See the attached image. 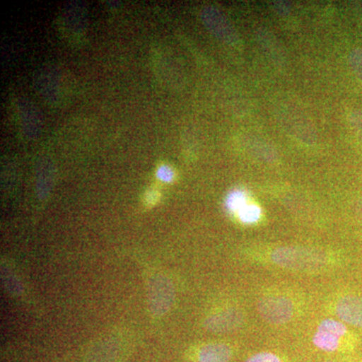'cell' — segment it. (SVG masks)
<instances>
[{"instance_id": "obj_4", "label": "cell", "mask_w": 362, "mask_h": 362, "mask_svg": "<svg viewBox=\"0 0 362 362\" xmlns=\"http://www.w3.org/2000/svg\"><path fill=\"white\" fill-rule=\"evenodd\" d=\"M346 332L344 324L334 319H325L319 325L313 337V343L323 351H337L340 345V340Z\"/></svg>"}, {"instance_id": "obj_11", "label": "cell", "mask_w": 362, "mask_h": 362, "mask_svg": "<svg viewBox=\"0 0 362 362\" xmlns=\"http://www.w3.org/2000/svg\"><path fill=\"white\" fill-rule=\"evenodd\" d=\"M157 177L164 182H170L175 178V173H173V169L169 168L168 166H161L157 170Z\"/></svg>"}, {"instance_id": "obj_7", "label": "cell", "mask_w": 362, "mask_h": 362, "mask_svg": "<svg viewBox=\"0 0 362 362\" xmlns=\"http://www.w3.org/2000/svg\"><path fill=\"white\" fill-rule=\"evenodd\" d=\"M232 350L226 344H209L202 347L199 354V362H228Z\"/></svg>"}, {"instance_id": "obj_13", "label": "cell", "mask_w": 362, "mask_h": 362, "mask_svg": "<svg viewBox=\"0 0 362 362\" xmlns=\"http://www.w3.org/2000/svg\"><path fill=\"white\" fill-rule=\"evenodd\" d=\"M354 124L356 127L357 132H358V134L361 136L362 139V115L354 117Z\"/></svg>"}, {"instance_id": "obj_12", "label": "cell", "mask_w": 362, "mask_h": 362, "mask_svg": "<svg viewBox=\"0 0 362 362\" xmlns=\"http://www.w3.org/2000/svg\"><path fill=\"white\" fill-rule=\"evenodd\" d=\"M352 61L356 63L354 64V68L357 69L359 77L362 78V52L356 54V56H354V58L352 59Z\"/></svg>"}, {"instance_id": "obj_5", "label": "cell", "mask_w": 362, "mask_h": 362, "mask_svg": "<svg viewBox=\"0 0 362 362\" xmlns=\"http://www.w3.org/2000/svg\"><path fill=\"white\" fill-rule=\"evenodd\" d=\"M338 317L350 325L362 327V298L346 296L337 305Z\"/></svg>"}, {"instance_id": "obj_8", "label": "cell", "mask_w": 362, "mask_h": 362, "mask_svg": "<svg viewBox=\"0 0 362 362\" xmlns=\"http://www.w3.org/2000/svg\"><path fill=\"white\" fill-rule=\"evenodd\" d=\"M247 197L245 192L240 190H235L228 195L226 199V206L233 213L239 214L240 209H244L247 206Z\"/></svg>"}, {"instance_id": "obj_1", "label": "cell", "mask_w": 362, "mask_h": 362, "mask_svg": "<svg viewBox=\"0 0 362 362\" xmlns=\"http://www.w3.org/2000/svg\"><path fill=\"white\" fill-rule=\"evenodd\" d=\"M274 263L292 270H315L326 262L325 256L315 250L305 247H279L272 252Z\"/></svg>"}, {"instance_id": "obj_14", "label": "cell", "mask_w": 362, "mask_h": 362, "mask_svg": "<svg viewBox=\"0 0 362 362\" xmlns=\"http://www.w3.org/2000/svg\"><path fill=\"white\" fill-rule=\"evenodd\" d=\"M146 199L149 204H156L157 199H158V194L156 192H149L146 195Z\"/></svg>"}, {"instance_id": "obj_10", "label": "cell", "mask_w": 362, "mask_h": 362, "mask_svg": "<svg viewBox=\"0 0 362 362\" xmlns=\"http://www.w3.org/2000/svg\"><path fill=\"white\" fill-rule=\"evenodd\" d=\"M246 362H281V359L270 352H261L250 357Z\"/></svg>"}, {"instance_id": "obj_3", "label": "cell", "mask_w": 362, "mask_h": 362, "mask_svg": "<svg viewBox=\"0 0 362 362\" xmlns=\"http://www.w3.org/2000/svg\"><path fill=\"white\" fill-rule=\"evenodd\" d=\"M259 314L268 322L283 324L289 321L294 313L291 300L281 296H271L259 300Z\"/></svg>"}, {"instance_id": "obj_6", "label": "cell", "mask_w": 362, "mask_h": 362, "mask_svg": "<svg viewBox=\"0 0 362 362\" xmlns=\"http://www.w3.org/2000/svg\"><path fill=\"white\" fill-rule=\"evenodd\" d=\"M242 320L243 317L239 311L221 312V313L207 319L206 328L211 331H216V332H223V331L232 330L233 328L238 327Z\"/></svg>"}, {"instance_id": "obj_9", "label": "cell", "mask_w": 362, "mask_h": 362, "mask_svg": "<svg viewBox=\"0 0 362 362\" xmlns=\"http://www.w3.org/2000/svg\"><path fill=\"white\" fill-rule=\"evenodd\" d=\"M240 221L244 223H254L258 221L261 216V209L255 204H247L244 209H240L239 214Z\"/></svg>"}, {"instance_id": "obj_2", "label": "cell", "mask_w": 362, "mask_h": 362, "mask_svg": "<svg viewBox=\"0 0 362 362\" xmlns=\"http://www.w3.org/2000/svg\"><path fill=\"white\" fill-rule=\"evenodd\" d=\"M175 301V287L164 276L152 278L149 284V303L152 313L163 315Z\"/></svg>"}]
</instances>
